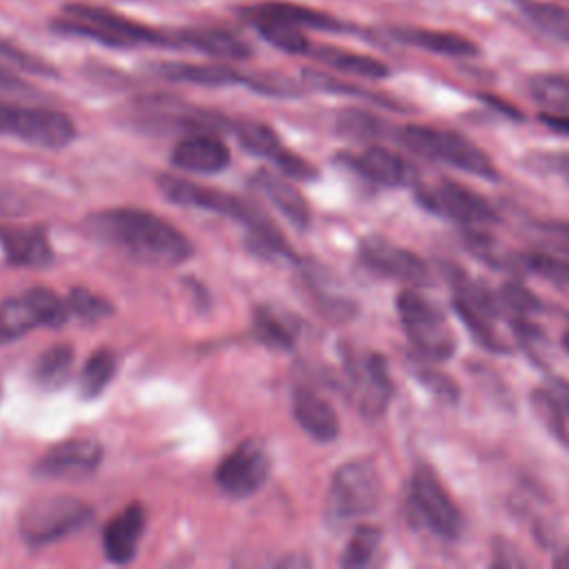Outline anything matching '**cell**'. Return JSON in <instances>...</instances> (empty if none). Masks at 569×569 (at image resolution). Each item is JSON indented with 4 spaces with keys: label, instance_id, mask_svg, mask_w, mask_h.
<instances>
[{
    "label": "cell",
    "instance_id": "obj_1",
    "mask_svg": "<svg viewBox=\"0 0 569 569\" xmlns=\"http://www.w3.org/2000/svg\"><path fill=\"white\" fill-rule=\"evenodd\" d=\"M87 229L100 242L151 267H176L193 253L189 238L178 227L144 209L116 207L98 211L89 216Z\"/></svg>",
    "mask_w": 569,
    "mask_h": 569
},
{
    "label": "cell",
    "instance_id": "obj_2",
    "mask_svg": "<svg viewBox=\"0 0 569 569\" xmlns=\"http://www.w3.org/2000/svg\"><path fill=\"white\" fill-rule=\"evenodd\" d=\"M158 187L162 189L164 198L182 204V207H196V209H207L220 216H227L240 224L247 227L249 236H253L256 244L262 247L269 253H280V256H293L287 240L282 233L276 229V224L249 200L236 198L231 193H224L213 187H204L178 176L160 173L158 176Z\"/></svg>",
    "mask_w": 569,
    "mask_h": 569
},
{
    "label": "cell",
    "instance_id": "obj_3",
    "mask_svg": "<svg viewBox=\"0 0 569 569\" xmlns=\"http://www.w3.org/2000/svg\"><path fill=\"white\" fill-rule=\"evenodd\" d=\"M56 27L64 33L82 36L107 47H180L178 33L153 29L107 7H96L87 2L64 4L60 9Z\"/></svg>",
    "mask_w": 569,
    "mask_h": 569
},
{
    "label": "cell",
    "instance_id": "obj_4",
    "mask_svg": "<svg viewBox=\"0 0 569 569\" xmlns=\"http://www.w3.org/2000/svg\"><path fill=\"white\" fill-rule=\"evenodd\" d=\"M398 140L413 153L433 158L438 162H445L449 167H456L460 171L496 180L498 169L482 151L476 147L467 136L451 131V129H438V127H427V124H405L398 129Z\"/></svg>",
    "mask_w": 569,
    "mask_h": 569
},
{
    "label": "cell",
    "instance_id": "obj_5",
    "mask_svg": "<svg viewBox=\"0 0 569 569\" xmlns=\"http://www.w3.org/2000/svg\"><path fill=\"white\" fill-rule=\"evenodd\" d=\"M400 325L411 347L429 360H447L456 351V333L440 307L416 289H405L396 298Z\"/></svg>",
    "mask_w": 569,
    "mask_h": 569
},
{
    "label": "cell",
    "instance_id": "obj_6",
    "mask_svg": "<svg viewBox=\"0 0 569 569\" xmlns=\"http://www.w3.org/2000/svg\"><path fill=\"white\" fill-rule=\"evenodd\" d=\"M382 496V482L378 467L367 460H349L340 465L327 491V513L329 518L342 522L358 516L371 513Z\"/></svg>",
    "mask_w": 569,
    "mask_h": 569
},
{
    "label": "cell",
    "instance_id": "obj_7",
    "mask_svg": "<svg viewBox=\"0 0 569 569\" xmlns=\"http://www.w3.org/2000/svg\"><path fill=\"white\" fill-rule=\"evenodd\" d=\"M93 509L71 496L31 500L20 513V536L29 547L51 545L89 522Z\"/></svg>",
    "mask_w": 569,
    "mask_h": 569
},
{
    "label": "cell",
    "instance_id": "obj_8",
    "mask_svg": "<svg viewBox=\"0 0 569 569\" xmlns=\"http://www.w3.org/2000/svg\"><path fill=\"white\" fill-rule=\"evenodd\" d=\"M0 136H13L44 149H62L76 138V124L67 113L49 107L0 102Z\"/></svg>",
    "mask_w": 569,
    "mask_h": 569
},
{
    "label": "cell",
    "instance_id": "obj_9",
    "mask_svg": "<svg viewBox=\"0 0 569 569\" xmlns=\"http://www.w3.org/2000/svg\"><path fill=\"white\" fill-rule=\"evenodd\" d=\"M67 302L47 287H31L20 296L0 302V345L13 342L33 327H62Z\"/></svg>",
    "mask_w": 569,
    "mask_h": 569
},
{
    "label": "cell",
    "instance_id": "obj_10",
    "mask_svg": "<svg viewBox=\"0 0 569 569\" xmlns=\"http://www.w3.org/2000/svg\"><path fill=\"white\" fill-rule=\"evenodd\" d=\"M409 505L413 513L442 540H458L462 531V511L438 478V473L420 465L409 478Z\"/></svg>",
    "mask_w": 569,
    "mask_h": 569
},
{
    "label": "cell",
    "instance_id": "obj_11",
    "mask_svg": "<svg viewBox=\"0 0 569 569\" xmlns=\"http://www.w3.org/2000/svg\"><path fill=\"white\" fill-rule=\"evenodd\" d=\"M453 307L482 347L498 353H507L511 349L498 327V320L507 316L500 296L491 293L482 282L462 276V280L456 284Z\"/></svg>",
    "mask_w": 569,
    "mask_h": 569
},
{
    "label": "cell",
    "instance_id": "obj_12",
    "mask_svg": "<svg viewBox=\"0 0 569 569\" xmlns=\"http://www.w3.org/2000/svg\"><path fill=\"white\" fill-rule=\"evenodd\" d=\"M345 367L358 409L367 418L382 416L393 389L385 358L376 351H356L347 353Z\"/></svg>",
    "mask_w": 569,
    "mask_h": 569
},
{
    "label": "cell",
    "instance_id": "obj_13",
    "mask_svg": "<svg viewBox=\"0 0 569 569\" xmlns=\"http://www.w3.org/2000/svg\"><path fill=\"white\" fill-rule=\"evenodd\" d=\"M418 198L429 211H436L465 227H485L498 222V213L489 200L449 178L420 191Z\"/></svg>",
    "mask_w": 569,
    "mask_h": 569
},
{
    "label": "cell",
    "instance_id": "obj_14",
    "mask_svg": "<svg viewBox=\"0 0 569 569\" xmlns=\"http://www.w3.org/2000/svg\"><path fill=\"white\" fill-rule=\"evenodd\" d=\"M271 471V460L260 440H244L216 467L218 487L231 498L256 493Z\"/></svg>",
    "mask_w": 569,
    "mask_h": 569
},
{
    "label": "cell",
    "instance_id": "obj_15",
    "mask_svg": "<svg viewBox=\"0 0 569 569\" xmlns=\"http://www.w3.org/2000/svg\"><path fill=\"white\" fill-rule=\"evenodd\" d=\"M358 258L367 269H371L373 273H380L385 278H393V280L416 284V287H420L429 280L427 262L418 253H413L378 233L365 236L360 240Z\"/></svg>",
    "mask_w": 569,
    "mask_h": 569
},
{
    "label": "cell",
    "instance_id": "obj_16",
    "mask_svg": "<svg viewBox=\"0 0 569 569\" xmlns=\"http://www.w3.org/2000/svg\"><path fill=\"white\" fill-rule=\"evenodd\" d=\"M102 460L100 442L91 438H71L53 445L33 465V473L40 478L80 480L91 476Z\"/></svg>",
    "mask_w": 569,
    "mask_h": 569
},
{
    "label": "cell",
    "instance_id": "obj_17",
    "mask_svg": "<svg viewBox=\"0 0 569 569\" xmlns=\"http://www.w3.org/2000/svg\"><path fill=\"white\" fill-rule=\"evenodd\" d=\"M240 144L262 158H269L287 178H296V180H313L318 176L316 167L305 160L302 156L289 151L280 138L276 136V131L262 122H238L233 127Z\"/></svg>",
    "mask_w": 569,
    "mask_h": 569
},
{
    "label": "cell",
    "instance_id": "obj_18",
    "mask_svg": "<svg viewBox=\"0 0 569 569\" xmlns=\"http://www.w3.org/2000/svg\"><path fill=\"white\" fill-rule=\"evenodd\" d=\"M147 513L140 502L127 505L102 529V551L109 562L127 565L136 558L140 538L144 533Z\"/></svg>",
    "mask_w": 569,
    "mask_h": 569
},
{
    "label": "cell",
    "instance_id": "obj_19",
    "mask_svg": "<svg viewBox=\"0 0 569 569\" xmlns=\"http://www.w3.org/2000/svg\"><path fill=\"white\" fill-rule=\"evenodd\" d=\"M231 160L229 147L213 133H193L171 149V162L189 173H218Z\"/></svg>",
    "mask_w": 569,
    "mask_h": 569
},
{
    "label": "cell",
    "instance_id": "obj_20",
    "mask_svg": "<svg viewBox=\"0 0 569 569\" xmlns=\"http://www.w3.org/2000/svg\"><path fill=\"white\" fill-rule=\"evenodd\" d=\"M0 249L16 267H47L53 260L49 236L42 227L0 224Z\"/></svg>",
    "mask_w": 569,
    "mask_h": 569
},
{
    "label": "cell",
    "instance_id": "obj_21",
    "mask_svg": "<svg viewBox=\"0 0 569 569\" xmlns=\"http://www.w3.org/2000/svg\"><path fill=\"white\" fill-rule=\"evenodd\" d=\"M293 418L302 431H307L318 442H331L340 431L333 407L307 387H298L293 391Z\"/></svg>",
    "mask_w": 569,
    "mask_h": 569
},
{
    "label": "cell",
    "instance_id": "obj_22",
    "mask_svg": "<svg viewBox=\"0 0 569 569\" xmlns=\"http://www.w3.org/2000/svg\"><path fill=\"white\" fill-rule=\"evenodd\" d=\"M345 160H349V164L353 169H358L365 178H369L376 184L382 187H400L409 182L411 169L409 164L391 149L382 147V144H371L367 147L360 156H342Z\"/></svg>",
    "mask_w": 569,
    "mask_h": 569
},
{
    "label": "cell",
    "instance_id": "obj_23",
    "mask_svg": "<svg viewBox=\"0 0 569 569\" xmlns=\"http://www.w3.org/2000/svg\"><path fill=\"white\" fill-rule=\"evenodd\" d=\"M391 36L402 44L427 49L440 56L469 58V56H478L480 51L473 40L456 31H438V29H425V27H393Z\"/></svg>",
    "mask_w": 569,
    "mask_h": 569
},
{
    "label": "cell",
    "instance_id": "obj_24",
    "mask_svg": "<svg viewBox=\"0 0 569 569\" xmlns=\"http://www.w3.org/2000/svg\"><path fill=\"white\" fill-rule=\"evenodd\" d=\"M253 184L267 196V200L298 229H307L311 222V211L300 191L284 178L260 169L253 173Z\"/></svg>",
    "mask_w": 569,
    "mask_h": 569
},
{
    "label": "cell",
    "instance_id": "obj_25",
    "mask_svg": "<svg viewBox=\"0 0 569 569\" xmlns=\"http://www.w3.org/2000/svg\"><path fill=\"white\" fill-rule=\"evenodd\" d=\"M153 73L173 80V82H189V84H204V87H222V84H251V80L236 71L229 64H196V62H160L153 67Z\"/></svg>",
    "mask_w": 569,
    "mask_h": 569
},
{
    "label": "cell",
    "instance_id": "obj_26",
    "mask_svg": "<svg viewBox=\"0 0 569 569\" xmlns=\"http://www.w3.org/2000/svg\"><path fill=\"white\" fill-rule=\"evenodd\" d=\"M249 18H276L289 24H296L300 29H322V31H340L342 22L338 18H333L331 13L318 11V9H309L302 4H293V2H280V0H271V2H260L251 9H247Z\"/></svg>",
    "mask_w": 569,
    "mask_h": 569
},
{
    "label": "cell",
    "instance_id": "obj_27",
    "mask_svg": "<svg viewBox=\"0 0 569 569\" xmlns=\"http://www.w3.org/2000/svg\"><path fill=\"white\" fill-rule=\"evenodd\" d=\"M180 47H189L196 51H202L213 58H224V60H242L251 56V49L236 38L229 31L222 29H211V27H193V29H182L176 31Z\"/></svg>",
    "mask_w": 569,
    "mask_h": 569
},
{
    "label": "cell",
    "instance_id": "obj_28",
    "mask_svg": "<svg viewBox=\"0 0 569 569\" xmlns=\"http://www.w3.org/2000/svg\"><path fill=\"white\" fill-rule=\"evenodd\" d=\"M318 60H322L325 64L349 73V76H360V78H371V80H380L385 76H389V67L367 53H358V51H349V49H340V47H331V44H322L318 49L311 47V51Z\"/></svg>",
    "mask_w": 569,
    "mask_h": 569
},
{
    "label": "cell",
    "instance_id": "obj_29",
    "mask_svg": "<svg viewBox=\"0 0 569 569\" xmlns=\"http://www.w3.org/2000/svg\"><path fill=\"white\" fill-rule=\"evenodd\" d=\"M71 367H73V349L71 345H53L47 351L40 353V358L33 365V380L40 389L47 391H56L60 389L69 376H71Z\"/></svg>",
    "mask_w": 569,
    "mask_h": 569
},
{
    "label": "cell",
    "instance_id": "obj_30",
    "mask_svg": "<svg viewBox=\"0 0 569 569\" xmlns=\"http://www.w3.org/2000/svg\"><path fill=\"white\" fill-rule=\"evenodd\" d=\"M116 365H118L116 353L111 349H107V347L96 349L80 371V378H78L80 396L87 400L100 396L107 389V385L113 380Z\"/></svg>",
    "mask_w": 569,
    "mask_h": 569
},
{
    "label": "cell",
    "instance_id": "obj_31",
    "mask_svg": "<svg viewBox=\"0 0 569 569\" xmlns=\"http://www.w3.org/2000/svg\"><path fill=\"white\" fill-rule=\"evenodd\" d=\"M531 98L549 113L569 116V78L560 73H536L529 78Z\"/></svg>",
    "mask_w": 569,
    "mask_h": 569
},
{
    "label": "cell",
    "instance_id": "obj_32",
    "mask_svg": "<svg viewBox=\"0 0 569 569\" xmlns=\"http://www.w3.org/2000/svg\"><path fill=\"white\" fill-rule=\"evenodd\" d=\"M251 22L258 29V33L276 49H282L287 53H309L311 51L309 38L296 24H289V22H282L276 18H251Z\"/></svg>",
    "mask_w": 569,
    "mask_h": 569
},
{
    "label": "cell",
    "instance_id": "obj_33",
    "mask_svg": "<svg viewBox=\"0 0 569 569\" xmlns=\"http://www.w3.org/2000/svg\"><path fill=\"white\" fill-rule=\"evenodd\" d=\"M256 336L276 349H291L296 340L293 325L271 307H256L253 311Z\"/></svg>",
    "mask_w": 569,
    "mask_h": 569
},
{
    "label": "cell",
    "instance_id": "obj_34",
    "mask_svg": "<svg viewBox=\"0 0 569 569\" xmlns=\"http://www.w3.org/2000/svg\"><path fill=\"white\" fill-rule=\"evenodd\" d=\"M380 545V529L373 525H358L345 545L340 565L342 567H365L371 562L373 553L378 551Z\"/></svg>",
    "mask_w": 569,
    "mask_h": 569
},
{
    "label": "cell",
    "instance_id": "obj_35",
    "mask_svg": "<svg viewBox=\"0 0 569 569\" xmlns=\"http://www.w3.org/2000/svg\"><path fill=\"white\" fill-rule=\"evenodd\" d=\"M67 307L71 313H76L82 322H98L113 313V307L102 296L89 291L87 287H73L67 298Z\"/></svg>",
    "mask_w": 569,
    "mask_h": 569
},
{
    "label": "cell",
    "instance_id": "obj_36",
    "mask_svg": "<svg viewBox=\"0 0 569 569\" xmlns=\"http://www.w3.org/2000/svg\"><path fill=\"white\" fill-rule=\"evenodd\" d=\"M527 13L540 29L549 31L556 38L569 40V9L549 2H538L527 7Z\"/></svg>",
    "mask_w": 569,
    "mask_h": 569
},
{
    "label": "cell",
    "instance_id": "obj_37",
    "mask_svg": "<svg viewBox=\"0 0 569 569\" xmlns=\"http://www.w3.org/2000/svg\"><path fill=\"white\" fill-rule=\"evenodd\" d=\"M338 129L345 133V136H351V138H378L382 133V122L367 113V111H360V109H345L340 116H338Z\"/></svg>",
    "mask_w": 569,
    "mask_h": 569
},
{
    "label": "cell",
    "instance_id": "obj_38",
    "mask_svg": "<svg viewBox=\"0 0 569 569\" xmlns=\"http://www.w3.org/2000/svg\"><path fill=\"white\" fill-rule=\"evenodd\" d=\"M527 264H529L531 271H536V273H540V276H545L553 282L569 284V262H565V260H558L549 253L536 251V253L527 256Z\"/></svg>",
    "mask_w": 569,
    "mask_h": 569
},
{
    "label": "cell",
    "instance_id": "obj_39",
    "mask_svg": "<svg viewBox=\"0 0 569 569\" xmlns=\"http://www.w3.org/2000/svg\"><path fill=\"white\" fill-rule=\"evenodd\" d=\"M540 120H542L549 129L569 136V116H567V113H549V111H542V113H540Z\"/></svg>",
    "mask_w": 569,
    "mask_h": 569
},
{
    "label": "cell",
    "instance_id": "obj_40",
    "mask_svg": "<svg viewBox=\"0 0 569 569\" xmlns=\"http://www.w3.org/2000/svg\"><path fill=\"white\" fill-rule=\"evenodd\" d=\"M429 376H422L420 373V380L425 382V385H431L433 382V378H438V371H427ZM433 387V385H431ZM436 393H445V396H456V385L449 380V378H442L440 382H438V387H436Z\"/></svg>",
    "mask_w": 569,
    "mask_h": 569
},
{
    "label": "cell",
    "instance_id": "obj_41",
    "mask_svg": "<svg viewBox=\"0 0 569 569\" xmlns=\"http://www.w3.org/2000/svg\"><path fill=\"white\" fill-rule=\"evenodd\" d=\"M22 87L24 84L16 76H11L9 71L0 69V91H13V89H22Z\"/></svg>",
    "mask_w": 569,
    "mask_h": 569
},
{
    "label": "cell",
    "instance_id": "obj_42",
    "mask_svg": "<svg viewBox=\"0 0 569 569\" xmlns=\"http://www.w3.org/2000/svg\"><path fill=\"white\" fill-rule=\"evenodd\" d=\"M549 158L553 160V167H556L558 171H562L565 178L569 180V156H567V153H553V156H549Z\"/></svg>",
    "mask_w": 569,
    "mask_h": 569
},
{
    "label": "cell",
    "instance_id": "obj_43",
    "mask_svg": "<svg viewBox=\"0 0 569 569\" xmlns=\"http://www.w3.org/2000/svg\"><path fill=\"white\" fill-rule=\"evenodd\" d=\"M551 231L556 233H562V236H569V222H549L547 224Z\"/></svg>",
    "mask_w": 569,
    "mask_h": 569
},
{
    "label": "cell",
    "instance_id": "obj_44",
    "mask_svg": "<svg viewBox=\"0 0 569 569\" xmlns=\"http://www.w3.org/2000/svg\"><path fill=\"white\" fill-rule=\"evenodd\" d=\"M553 565H556V567H560V569H569V549H567V551H562V553L553 560Z\"/></svg>",
    "mask_w": 569,
    "mask_h": 569
},
{
    "label": "cell",
    "instance_id": "obj_45",
    "mask_svg": "<svg viewBox=\"0 0 569 569\" xmlns=\"http://www.w3.org/2000/svg\"><path fill=\"white\" fill-rule=\"evenodd\" d=\"M560 382V391H562V398H565V405H567V413H569V382L565 380H558Z\"/></svg>",
    "mask_w": 569,
    "mask_h": 569
},
{
    "label": "cell",
    "instance_id": "obj_46",
    "mask_svg": "<svg viewBox=\"0 0 569 569\" xmlns=\"http://www.w3.org/2000/svg\"><path fill=\"white\" fill-rule=\"evenodd\" d=\"M562 347L569 351V331L562 336Z\"/></svg>",
    "mask_w": 569,
    "mask_h": 569
}]
</instances>
